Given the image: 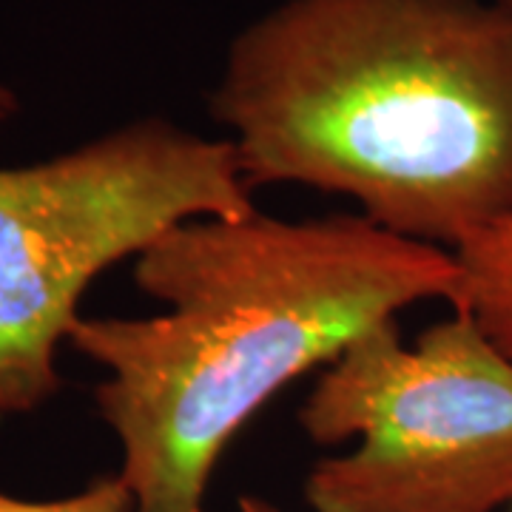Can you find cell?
<instances>
[{
	"label": "cell",
	"instance_id": "obj_4",
	"mask_svg": "<svg viewBox=\"0 0 512 512\" xmlns=\"http://www.w3.org/2000/svg\"><path fill=\"white\" fill-rule=\"evenodd\" d=\"M316 444L359 439L305 481L313 512H495L512 501V359L467 313L404 348L356 339L299 410Z\"/></svg>",
	"mask_w": 512,
	"mask_h": 512
},
{
	"label": "cell",
	"instance_id": "obj_3",
	"mask_svg": "<svg viewBox=\"0 0 512 512\" xmlns=\"http://www.w3.org/2000/svg\"><path fill=\"white\" fill-rule=\"evenodd\" d=\"M254 211L228 140L157 117L0 168V416L32 413L63 387L57 345L106 268L177 222Z\"/></svg>",
	"mask_w": 512,
	"mask_h": 512
},
{
	"label": "cell",
	"instance_id": "obj_6",
	"mask_svg": "<svg viewBox=\"0 0 512 512\" xmlns=\"http://www.w3.org/2000/svg\"><path fill=\"white\" fill-rule=\"evenodd\" d=\"M134 501L120 476L97 478L80 493L55 501H26L0 493V512H131Z\"/></svg>",
	"mask_w": 512,
	"mask_h": 512
},
{
	"label": "cell",
	"instance_id": "obj_7",
	"mask_svg": "<svg viewBox=\"0 0 512 512\" xmlns=\"http://www.w3.org/2000/svg\"><path fill=\"white\" fill-rule=\"evenodd\" d=\"M15 114H18V97H15L12 89L0 86V126H3V123H9Z\"/></svg>",
	"mask_w": 512,
	"mask_h": 512
},
{
	"label": "cell",
	"instance_id": "obj_5",
	"mask_svg": "<svg viewBox=\"0 0 512 512\" xmlns=\"http://www.w3.org/2000/svg\"><path fill=\"white\" fill-rule=\"evenodd\" d=\"M512 12V0H498ZM461 282L453 311L467 313L512 359V214L456 251Z\"/></svg>",
	"mask_w": 512,
	"mask_h": 512
},
{
	"label": "cell",
	"instance_id": "obj_2",
	"mask_svg": "<svg viewBox=\"0 0 512 512\" xmlns=\"http://www.w3.org/2000/svg\"><path fill=\"white\" fill-rule=\"evenodd\" d=\"M239 174L345 194L456 254L512 214V12L498 0H285L211 94Z\"/></svg>",
	"mask_w": 512,
	"mask_h": 512
},
{
	"label": "cell",
	"instance_id": "obj_1",
	"mask_svg": "<svg viewBox=\"0 0 512 512\" xmlns=\"http://www.w3.org/2000/svg\"><path fill=\"white\" fill-rule=\"evenodd\" d=\"M134 282L168 311L80 316L69 345L109 370L94 399L134 512H205L217 461L262 404L404 308L453 302L461 268L356 214L254 211L165 228L134 256Z\"/></svg>",
	"mask_w": 512,
	"mask_h": 512
},
{
	"label": "cell",
	"instance_id": "obj_8",
	"mask_svg": "<svg viewBox=\"0 0 512 512\" xmlns=\"http://www.w3.org/2000/svg\"><path fill=\"white\" fill-rule=\"evenodd\" d=\"M239 512H282L276 504L265 501V498H256V495H242L239 498Z\"/></svg>",
	"mask_w": 512,
	"mask_h": 512
}]
</instances>
